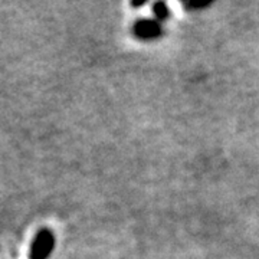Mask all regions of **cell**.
<instances>
[{
  "mask_svg": "<svg viewBox=\"0 0 259 259\" xmlns=\"http://www.w3.org/2000/svg\"><path fill=\"white\" fill-rule=\"evenodd\" d=\"M55 248V235L49 229H42L37 232L32 242L29 258L30 259H48Z\"/></svg>",
  "mask_w": 259,
  "mask_h": 259,
  "instance_id": "6da1fadb",
  "label": "cell"
},
{
  "mask_svg": "<svg viewBox=\"0 0 259 259\" xmlns=\"http://www.w3.org/2000/svg\"><path fill=\"white\" fill-rule=\"evenodd\" d=\"M153 15L156 18L154 20H157L158 23H160V22L168 19V16H170V9H168V6H167L164 2H157V3L153 5Z\"/></svg>",
  "mask_w": 259,
  "mask_h": 259,
  "instance_id": "3957f363",
  "label": "cell"
},
{
  "mask_svg": "<svg viewBox=\"0 0 259 259\" xmlns=\"http://www.w3.org/2000/svg\"><path fill=\"white\" fill-rule=\"evenodd\" d=\"M161 25L153 19H140L133 26V33L141 40H153L161 36Z\"/></svg>",
  "mask_w": 259,
  "mask_h": 259,
  "instance_id": "7a4b0ae2",
  "label": "cell"
}]
</instances>
